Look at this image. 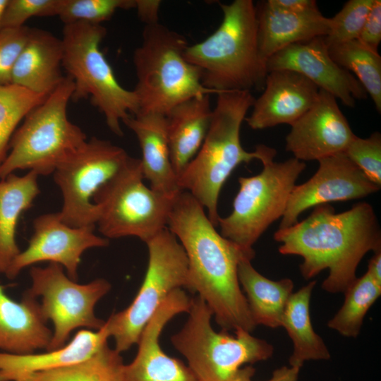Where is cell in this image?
<instances>
[{
    "label": "cell",
    "instance_id": "1",
    "mask_svg": "<svg viewBox=\"0 0 381 381\" xmlns=\"http://www.w3.org/2000/svg\"><path fill=\"white\" fill-rule=\"evenodd\" d=\"M167 227L182 245L188 262V290L198 293L222 330L243 329L251 332L254 322L238 277V266L247 251L222 236L205 208L188 192L175 198Z\"/></svg>",
    "mask_w": 381,
    "mask_h": 381
},
{
    "label": "cell",
    "instance_id": "2",
    "mask_svg": "<svg viewBox=\"0 0 381 381\" xmlns=\"http://www.w3.org/2000/svg\"><path fill=\"white\" fill-rule=\"evenodd\" d=\"M282 255L303 258L300 272L310 279L328 269L322 289L331 294L344 293L354 282L358 264L369 251L381 250V230L373 206L354 204L336 213L329 204L314 207L300 222L274 234Z\"/></svg>",
    "mask_w": 381,
    "mask_h": 381
},
{
    "label": "cell",
    "instance_id": "3",
    "mask_svg": "<svg viewBox=\"0 0 381 381\" xmlns=\"http://www.w3.org/2000/svg\"><path fill=\"white\" fill-rule=\"evenodd\" d=\"M219 5L223 16L219 26L204 40L188 45L186 59L199 69L202 85L216 95L262 90L268 72L259 52L253 1Z\"/></svg>",
    "mask_w": 381,
    "mask_h": 381
},
{
    "label": "cell",
    "instance_id": "4",
    "mask_svg": "<svg viewBox=\"0 0 381 381\" xmlns=\"http://www.w3.org/2000/svg\"><path fill=\"white\" fill-rule=\"evenodd\" d=\"M212 109L209 130L195 157L178 177L181 190L190 193L207 210L214 226L220 217L218 200L221 189L241 164L260 159V144L253 152L241 145L240 130L255 98L249 91L220 92Z\"/></svg>",
    "mask_w": 381,
    "mask_h": 381
},
{
    "label": "cell",
    "instance_id": "5",
    "mask_svg": "<svg viewBox=\"0 0 381 381\" xmlns=\"http://www.w3.org/2000/svg\"><path fill=\"white\" fill-rule=\"evenodd\" d=\"M186 37L159 22L145 25L133 53L139 113L164 115L190 98L216 94L205 88L199 69L184 56Z\"/></svg>",
    "mask_w": 381,
    "mask_h": 381
},
{
    "label": "cell",
    "instance_id": "6",
    "mask_svg": "<svg viewBox=\"0 0 381 381\" xmlns=\"http://www.w3.org/2000/svg\"><path fill=\"white\" fill-rule=\"evenodd\" d=\"M74 84L68 76L30 111L14 132L7 156L0 166V179L17 170L38 176L53 174L87 140L81 128L68 118Z\"/></svg>",
    "mask_w": 381,
    "mask_h": 381
},
{
    "label": "cell",
    "instance_id": "7",
    "mask_svg": "<svg viewBox=\"0 0 381 381\" xmlns=\"http://www.w3.org/2000/svg\"><path fill=\"white\" fill-rule=\"evenodd\" d=\"M106 33L101 24L64 25L62 66L74 84L71 99L77 102L90 97L92 104L104 115L109 128L121 136V122L138 113L139 103L135 92L117 80L100 49Z\"/></svg>",
    "mask_w": 381,
    "mask_h": 381
},
{
    "label": "cell",
    "instance_id": "8",
    "mask_svg": "<svg viewBox=\"0 0 381 381\" xmlns=\"http://www.w3.org/2000/svg\"><path fill=\"white\" fill-rule=\"evenodd\" d=\"M277 150L262 145V171L239 177V190L229 215L219 217L220 234L247 251L276 220L282 218L296 181L306 164L294 157L274 162Z\"/></svg>",
    "mask_w": 381,
    "mask_h": 381
},
{
    "label": "cell",
    "instance_id": "9",
    "mask_svg": "<svg viewBox=\"0 0 381 381\" xmlns=\"http://www.w3.org/2000/svg\"><path fill=\"white\" fill-rule=\"evenodd\" d=\"M188 318L171 337L172 345L187 360L198 381H227L245 364L266 361L274 348L243 329L216 332L211 309L199 296L190 298Z\"/></svg>",
    "mask_w": 381,
    "mask_h": 381
},
{
    "label": "cell",
    "instance_id": "10",
    "mask_svg": "<svg viewBox=\"0 0 381 381\" xmlns=\"http://www.w3.org/2000/svg\"><path fill=\"white\" fill-rule=\"evenodd\" d=\"M145 243L148 265L138 294L126 309L106 321L120 353L138 343L145 326L172 291L189 288L188 259L176 236L166 227Z\"/></svg>",
    "mask_w": 381,
    "mask_h": 381
},
{
    "label": "cell",
    "instance_id": "11",
    "mask_svg": "<svg viewBox=\"0 0 381 381\" xmlns=\"http://www.w3.org/2000/svg\"><path fill=\"white\" fill-rule=\"evenodd\" d=\"M140 159L129 157L120 172L102 189L96 203V226L106 238L135 236L146 243L167 225L175 198L143 183Z\"/></svg>",
    "mask_w": 381,
    "mask_h": 381
},
{
    "label": "cell",
    "instance_id": "12",
    "mask_svg": "<svg viewBox=\"0 0 381 381\" xmlns=\"http://www.w3.org/2000/svg\"><path fill=\"white\" fill-rule=\"evenodd\" d=\"M129 157L123 148L92 137L63 162L53 173L63 196L61 219L72 227L95 229L99 214L97 198Z\"/></svg>",
    "mask_w": 381,
    "mask_h": 381
},
{
    "label": "cell",
    "instance_id": "13",
    "mask_svg": "<svg viewBox=\"0 0 381 381\" xmlns=\"http://www.w3.org/2000/svg\"><path fill=\"white\" fill-rule=\"evenodd\" d=\"M31 287L26 294L39 302L41 314L52 321L54 332L47 350L63 347L71 333L83 327L99 330L105 321L95 313L96 303L111 289L104 279L80 284L64 273L61 265L49 263L45 267L33 266L30 270Z\"/></svg>",
    "mask_w": 381,
    "mask_h": 381
},
{
    "label": "cell",
    "instance_id": "14",
    "mask_svg": "<svg viewBox=\"0 0 381 381\" xmlns=\"http://www.w3.org/2000/svg\"><path fill=\"white\" fill-rule=\"evenodd\" d=\"M33 229L28 247L13 259L4 274L7 278L15 279L25 267L47 261L61 265L68 277L77 281L83 253L89 248L109 245V239L97 236L95 229L72 227L61 219L58 212L36 217Z\"/></svg>",
    "mask_w": 381,
    "mask_h": 381
},
{
    "label": "cell",
    "instance_id": "15",
    "mask_svg": "<svg viewBox=\"0 0 381 381\" xmlns=\"http://www.w3.org/2000/svg\"><path fill=\"white\" fill-rule=\"evenodd\" d=\"M318 162L315 174L305 183L294 187L279 229L296 224L299 215L310 207L363 198L380 188L344 152L321 159Z\"/></svg>",
    "mask_w": 381,
    "mask_h": 381
},
{
    "label": "cell",
    "instance_id": "16",
    "mask_svg": "<svg viewBox=\"0 0 381 381\" xmlns=\"http://www.w3.org/2000/svg\"><path fill=\"white\" fill-rule=\"evenodd\" d=\"M267 72L289 70L307 78L348 107L368 93L357 78L339 66L329 55L324 37L291 44L276 52L266 61Z\"/></svg>",
    "mask_w": 381,
    "mask_h": 381
},
{
    "label": "cell",
    "instance_id": "17",
    "mask_svg": "<svg viewBox=\"0 0 381 381\" xmlns=\"http://www.w3.org/2000/svg\"><path fill=\"white\" fill-rule=\"evenodd\" d=\"M291 126L286 150L303 162L344 152L356 136L337 99L320 89L315 104Z\"/></svg>",
    "mask_w": 381,
    "mask_h": 381
},
{
    "label": "cell",
    "instance_id": "18",
    "mask_svg": "<svg viewBox=\"0 0 381 381\" xmlns=\"http://www.w3.org/2000/svg\"><path fill=\"white\" fill-rule=\"evenodd\" d=\"M190 298L183 289L172 291L143 329L133 361L123 367L124 381H198L188 366L166 354L159 344L165 325L176 315L188 313Z\"/></svg>",
    "mask_w": 381,
    "mask_h": 381
},
{
    "label": "cell",
    "instance_id": "19",
    "mask_svg": "<svg viewBox=\"0 0 381 381\" xmlns=\"http://www.w3.org/2000/svg\"><path fill=\"white\" fill-rule=\"evenodd\" d=\"M262 91L245 119L253 130L292 125L315 104L320 89L300 73L277 70L268 73Z\"/></svg>",
    "mask_w": 381,
    "mask_h": 381
},
{
    "label": "cell",
    "instance_id": "20",
    "mask_svg": "<svg viewBox=\"0 0 381 381\" xmlns=\"http://www.w3.org/2000/svg\"><path fill=\"white\" fill-rule=\"evenodd\" d=\"M123 123L135 133L139 142L143 174L150 188L167 197L176 198L182 190L171 162L166 116L139 113L130 115Z\"/></svg>",
    "mask_w": 381,
    "mask_h": 381
},
{
    "label": "cell",
    "instance_id": "21",
    "mask_svg": "<svg viewBox=\"0 0 381 381\" xmlns=\"http://www.w3.org/2000/svg\"><path fill=\"white\" fill-rule=\"evenodd\" d=\"M61 39L51 32L30 28L28 41L11 75V84L39 95H49L62 83Z\"/></svg>",
    "mask_w": 381,
    "mask_h": 381
},
{
    "label": "cell",
    "instance_id": "22",
    "mask_svg": "<svg viewBox=\"0 0 381 381\" xmlns=\"http://www.w3.org/2000/svg\"><path fill=\"white\" fill-rule=\"evenodd\" d=\"M255 8L258 48L265 62L287 46L325 37L329 31L330 18L320 11L290 13L273 8L267 1L258 3Z\"/></svg>",
    "mask_w": 381,
    "mask_h": 381
},
{
    "label": "cell",
    "instance_id": "23",
    "mask_svg": "<svg viewBox=\"0 0 381 381\" xmlns=\"http://www.w3.org/2000/svg\"><path fill=\"white\" fill-rule=\"evenodd\" d=\"M0 285V352L29 354L47 349L52 332L46 325L36 298L25 294L13 300Z\"/></svg>",
    "mask_w": 381,
    "mask_h": 381
},
{
    "label": "cell",
    "instance_id": "24",
    "mask_svg": "<svg viewBox=\"0 0 381 381\" xmlns=\"http://www.w3.org/2000/svg\"><path fill=\"white\" fill-rule=\"evenodd\" d=\"M212 115L210 95L185 100L167 114L170 158L177 178L201 147L210 128Z\"/></svg>",
    "mask_w": 381,
    "mask_h": 381
},
{
    "label": "cell",
    "instance_id": "25",
    "mask_svg": "<svg viewBox=\"0 0 381 381\" xmlns=\"http://www.w3.org/2000/svg\"><path fill=\"white\" fill-rule=\"evenodd\" d=\"M110 337L105 325L99 330L82 329L63 347L42 353L0 352V381L15 375L50 370L83 361L97 353Z\"/></svg>",
    "mask_w": 381,
    "mask_h": 381
},
{
    "label": "cell",
    "instance_id": "26",
    "mask_svg": "<svg viewBox=\"0 0 381 381\" xmlns=\"http://www.w3.org/2000/svg\"><path fill=\"white\" fill-rule=\"evenodd\" d=\"M251 260L244 258L240 261L238 277L252 318L256 325L280 327L286 305L293 294L294 282L289 278L270 279L253 267Z\"/></svg>",
    "mask_w": 381,
    "mask_h": 381
},
{
    "label": "cell",
    "instance_id": "27",
    "mask_svg": "<svg viewBox=\"0 0 381 381\" xmlns=\"http://www.w3.org/2000/svg\"><path fill=\"white\" fill-rule=\"evenodd\" d=\"M38 176L30 171L23 176L11 174L0 179V273H6L20 252L16 239V226L21 214L40 193Z\"/></svg>",
    "mask_w": 381,
    "mask_h": 381
},
{
    "label": "cell",
    "instance_id": "28",
    "mask_svg": "<svg viewBox=\"0 0 381 381\" xmlns=\"http://www.w3.org/2000/svg\"><path fill=\"white\" fill-rule=\"evenodd\" d=\"M316 281H311L290 296L282 319L293 343L289 365L301 369L308 361L329 360L330 353L323 339L315 332L310 314V303Z\"/></svg>",
    "mask_w": 381,
    "mask_h": 381
},
{
    "label": "cell",
    "instance_id": "29",
    "mask_svg": "<svg viewBox=\"0 0 381 381\" xmlns=\"http://www.w3.org/2000/svg\"><path fill=\"white\" fill-rule=\"evenodd\" d=\"M124 365L120 353L107 343L90 358L80 363L20 374L6 381H124Z\"/></svg>",
    "mask_w": 381,
    "mask_h": 381
},
{
    "label": "cell",
    "instance_id": "30",
    "mask_svg": "<svg viewBox=\"0 0 381 381\" xmlns=\"http://www.w3.org/2000/svg\"><path fill=\"white\" fill-rule=\"evenodd\" d=\"M332 59L352 73L381 111V57L358 39L328 47Z\"/></svg>",
    "mask_w": 381,
    "mask_h": 381
},
{
    "label": "cell",
    "instance_id": "31",
    "mask_svg": "<svg viewBox=\"0 0 381 381\" xmlns=\"http://www.w3.org/2000/svg\"><path fill=\"white\" fill-rule=\"evenodd\" d=\"M344 293V303L329 320L327 327L342 336L355 338L361 332L366 313L381 295V285L365 272Z\"/></svg>",
    "mask_w": 381,
    "mask_h": 381
},
{
    "label": "cell",
    "instance_id": "32",
    "mask_svg": "<svg viewBox=\"0 0 381 381\" xmlns=\"http://www.w3.org/2000/svg\"><path fill=\"white\" fill-rule=\"evenodd\" d=\"M47 96L12 84L0 85V166L7 156L11 138L20 122Z\"/></svg>",
    "mask_w": 381,
    "mask_h": 381
},
{
    "label": "cell",
    "instance_id": "33",
    "mask_svg": "<svg viewBox=\"0 0 381 381\" xmlns=\"http://www.w3.org/2000/svg\"><path fill=\"white\" fill-rule=\"evenodd\" d=\"M136 0H60L57 16L64 25L101 24L119 9L135 8Z\"/></svg>",
    "mask_w": 381,
    "mask_h": 381
},
{
    "label": "cell",
    "instance_id": "34",
    "mask_svg": "<svg viewBox=\"0 0 381 381\" xmlns=\"http://www.w3.org/2000/svg\"><path fill=\"white\" fill-rule=\"evenodd\" d=\"M374 0H349L330 18V28L324 37L328 47L357 40Z\"/></svg>",
    "mask_w": 381,
    "mask_h": 381
},
{
    "label": "cell",
    "instance_id": "35",
    "mask_svg": "<svg viewBox=\"0 0 381 381\" xmlns=\"http://www.w3.org/2000/svg\"><path fill=\"white\" fill-rule=\"evenodd\" d=\"M344 153L374 183L381 186V134L369 137L355 136Z\"/></svg>",
    "mask_w": 381,
    "mask_h": 381
},
{
    "label": "cell",
    "instance_id": "36",
    "mask_svg": "<svg viewBox=\"0 0 381 381\" xmlns=\"http://www.w3.org/2000/svg\"><path fill=\"white\" fill-rule=\"evenodd\" d=\"M60 0H8L1 29L20 28L30 18L57 16Z\"/></svg>",
    "mask_w": 381,
    "mask_h": 381
},
{
    "label": "cell",
    "instance_id": "37",
    "mask_svg": "<svg viewBox=\"0 0 381 381\" xmlns=\"http://www.w3.org/2000/svg\"><path fill=\"white\" fill-rule=\"evenodd\" d=\"M30 28H2L0 30V85L11 84L16 63L29 37Z\"/></svg>",
    "mask_w": 381,
    "mask_h": 381
},
{
    "label": "cell",
    "instance_id": "38",
    "mask_svg": "<svg viewBox=\"0 0 381 381\" xmlns=\"http://www.w3.org/2000/svg\"><path fill=\"white\" fill-rule=\"evenodd\" d=\"M358 40L370 50L378 52L381 41L380 0H374Z\"/></svg>",
    "mask_w": 381,
    "mask_h": 381
},
{
    "label": "cell",
    "instance_id": "39",
    "mask_svg": "<svg viewBox=\"0 0 381 381\" xmlns=\"http://www.w3.org/2000/svg\"><path fill=\"white\" fill-rule=\"evenodd\" d=\"M272 7L284 11L305 13L320 11L317 2L314 0H267Z\"/></svg>",
    "mask_w": 381,
    "mask_h": 381
},
{
    "label": "cell",
    "instance_id": "40",
    "mask_svg": "<svg viewBox=\"0 0 381 381\" xmlns=\"http://www.w3.org/2000/svg\"><path fill=\"white\" fill-rule=\"evenodd\" d=\"M161 1L158 0H136L135 10L140 19L146 25L158 23Z\"/></svg>",
    "mask_w": 381,
    "mask_h": 381
},
{
    "label": "cell",
    "instance_id": "41",
    "mask_svg": "<svg viewBox=\"0 0 381 381\" xmlns=\"http://www.w3.org/2000/svg\"><path fill=\"white\" fill-rule=\"evenodd\" d=\"M299 372V368L282 366L274 370L271 377L266 381H298Z\"/></svg>",
    "mask_w": 381,
    "mask_h": 381
},
{
    "label": "cell",
    "instance_id": "42",
    "mask_svg": "<svg viewBox=\"0 0 381 381\" xmlns=\"http://www.w3.org/2000/svg\"><path fill=\"white\" fill-rule=\"evenodd\" d=\"M369 260L367 273L381 285V250L374 253Z\"/></svg>",
    "mask_w": 381,
    "mask_h": 381
},
{
    "label": "cell",
    "instance_id": "43",
    "mask_svg": "<svg viewBox=\"0 0 381 381\" xmlns=\"http://www.w3.org/2000/svg\"><path fill=\"white\" fill-rule=\"evenodd\" d=\"M255 369L251 365L241 368L227 381H252Z\"/></svg>",
    "mask_w": 381,
    "mask_h": 381
},
{
    "label": "cell",
    "instance_id": "44",
    "mask_svg": "<svg viewBox=\"0 0 381 381\" xmlns=\"http://www.w3.org/2000/svg\"><path fill=\"white\" fill-rule=\"evenodd\" d=\"M8 0H0V30H1V22L2 16L5 9V7L8 3Z\"/></svg>",
    "mask_w": 381,
    "mask_h": 381
}]
</instances>
